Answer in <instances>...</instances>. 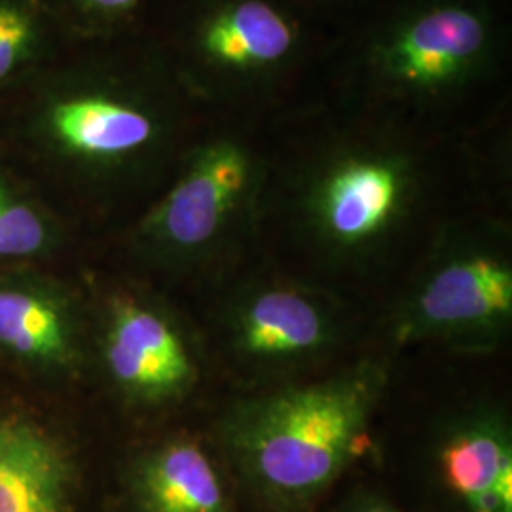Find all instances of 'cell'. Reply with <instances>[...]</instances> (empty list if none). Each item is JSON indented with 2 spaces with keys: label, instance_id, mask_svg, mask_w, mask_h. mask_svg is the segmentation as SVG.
Wrapping results in <instances>:
<instances>
[{
  "label": "cell",
  "instance_id": "8fae6325",
  "mask_svg": "<svg viewBox=\"0 0 512 512\" xmlns=\"http://www.w3.org/2000/svg\"><path fill=\"white\" fill-rule=\"evenodd\" d=\"M110 378L131 397L160 403L196 382V359L183 332L162 311L139 300H118L103 340Z\"/></svg>",
  "mask_w": 512,
  "mask_h": 512
},
{
  "label": "cell",
  "instance_id": "3957f363",
  "mask_svg": "<svg viewBox=\"0 0 512 512\" xmlns=\"http://www.w3.org/2000/svg\"><path fill=\"white\" fill-rule=\"evenodd\" d=\"M147 33L202 105L272 90L306 44L283 0H156Z\"/></svg>",
  "mask_w": 512,
  "mask_h": 512
},
{
  "label": "cell",
  "instance_id": "e0dca14e",
  "mask_svg": "<svg viewBox=\"0 0 512 512\" xmlns=\"http://www.w3.org/2000/svg\"><path fill=\"white\" fill-rule=\"evenodd\" d=\"M319 512H408L391 490L365 476H353Z\"/></svg>",
  "mask_w": 512,
  "mask_h": 512
},
{
  "label": "cell",
  "instance_id": "5bb4252c",
  "mask_svg": "<svg viewBox=\"0 0 512 512\" xmlns=\"http://www.w3.org/2000/svg\"><path fill=\"white\" fill-rule=\"evenodd\" d=\"M67 232V220L0 160V262L50 255Z\"/></svg>",
  "mask_w": 512,
  "mask_h": 512
},
{
  "label": "cell",
  "instance_id": "5b68a950",
  "mask_svg": "<svg viewBox=\"0 0 512 512\" xmlns=\"http://www.w3.org/2000/svg\"><path fill=\"white\" fill-rule=\"evenodd\" d=\"M262 164L232 133L190 141L169 183L133 228L148 251L192 258L215 249L253 211Z\"/></svg>",
  "mask_w": 512,
  "mask_h": 512
},
{
  "label": "cell",
  "instance_id": "7c38bea8",
  "mask_svg": "<svg viewBox=\"0 0 512 512\" xmlns=\"http://www.w3.org/2000/svg\"><path fill=\"white\" fill-rule=\"evenodd\" d=\"M332 336L334 323L323 302L287 285L249 294L232 317L234 348L256 365L308 361L329 346Z\"/></svg>",
  "mask_w": 512,
  "mask_h": 512
},
{
  "label": "cell",
  "instance_id": "9a60e30c",
  "mask_svg": "<svg viewBox=\"0 0 512 512\" xmlns=\"http://www.w3.org/2000/svg\"><path fill=\"white\" fill-rule=\"evenodd\" d=\"M67 40L38 0H0V97Z\"/></svg>",
  "mask_w": 512,
  "mask_h": 512
},
{
  "label": "cell",
  "instance_id": "2e32d148",
  "mask_svg": "<svg viewBox=\"0 0 512 512\" xmlns=\"http://www.w3.org/2000/svg\"><path fill=\"white\" fill-rule=\"evenodd\" d=\"M61 31L76 40L145 33L156 0H38Z\"/></svg>",
  "mask_w": 512,
  "mask_h": 512
},
{
  "label": "cell",
  "instance_id": "8992f818",
  "mask_svg": "<svg viewBox=\"0 0 512 512\" xmlns=\"http://www.w3.org/2000/svg\"><path fill=\"white\" fill-rule=\"evenodd\" d=\"M418 190L403 148L380 137L330 147L306 177L300 209L313 236L338 251L365 249L399 228Z\"/></svg>",
  "mask_w": 512,
  "mask_h": 512
},
{
  "label": "cell",
  "instance_id": "ba28073f",
  "mask_svg": "<svg viewBox=\"0 0 512 512\" xmlns=\"http://www.w3.org/2000/svg\"><path fill=\"white\" fill-rule=\"evenodd\" d=\"M408 512H512V440L492 418L448 429L421 463Z\"/></svg>",
  "mask_w": 512,
  "mask_h": 512
},
{
  "label": "cell",
  "instance_id": "52a82bcc",
  "mask_svg": "<svg viewBox=\"0 0 512 512\" xmlns=\"http://www.w3.org/2000/svg\"><path fill=\"white\" fill-rule=\"evenodd\" d=\"M105 512H251L219 444L175 435L133 452L105 484Z\"/></svg>",
  "mask_w": 512,
  "mask_h": 512
},
{
  "label": "cell",
  "instance_id": "6da1fadb",
  "mask_svg": "<svg viewBox=\"0 0 512 512\" xmlns=\"http://www.w3.org/2000/svg\"><path fill=\"white\" fill-rule=\"evenodd\" d=\"M202 107L147 31L71 38L0 97V160L65 219L177 164Z\"/></svg>",
  "mask_w": 512,
  "mask_h": 512
},
{
  "label": "cell",
  "instance_id": "ac0fdd59",
  "mask_svg": "<svg viewBox=\"0 0 512 512\" xmlns=\"http://www.w3.org/2000/svg\"><path fill=\"white\" fill-rule=\"evenodd\" d=\"M323 2V0H321ZM325 2H338V0H325Z\"/></svg>",
  "mask_w": 512,
  "mask_h": 512
},
{
  "label": "cell",
  "instance_id": "7a4b0ae2",
  "mask_svg": "<svg viewBox=\"0 0 512 512\" xmlns=\"http://www.w3.org/2000/svg\"><path fill=\"white\" fill-rule=\"evenodd\" d=\"M382 387V366L363 365L239 406L219 448L249 511H321L370 458Z\"/></svg>",
  "mask_w": 512,
  "mask_h": 512
},
{
  "label": "cell",
  "instance_id": "277c9868",
  "mask_svg": "<svg viewBox=\"0 0 512 512\" xmlns=\"http://www.w3.org/2000/svg\"><path fill=\"white\" fill-rule=\"evenodd\" d=\"M499 29L484 0H406L359 44L355 74L380 105L429 109L492 73Z\"/></svg>",
  "mask_w": 512,
  "mask_h": 512
},
{
  "label": "cell",
  "instance_id": "9c48e42d",
  "mask_svg": "<svg viewBox=\"0 0 512 512\" xmlns=\"http://www.w3.org/2000/svg\"><path fill=\"white\" fill-rule=\"evenodd\" d=\"M512 270L490 251L467 249L446 256L421 281L406 306V338H463L501 330L511 321Z\"/></svg>",
  "mask_w": 512,
  "mask_h": 512
},
{
  "label": "cell",
  "instance_id": "30bf717a",
  "mask_svg": "<svg viewBox=\"0 0 512 512\" xmlns=\"http://www.w3.org/2000/svg\"><path fill=\"white\" fill-rule=\"evenodd\" d=\"M0 512H105V490L63 440L29 421H0Z\"/></svg>",
  "mask_w": 512,
  "mask_h": 512
},
{
  "label": "cell",
  "instance_id": "4fadbf2b",
  "mask_svg": "<svg viewBox=\"0 0 512 512\" xmlns=\"http://www.w3.org/2000/svg\"><path fill=\"white\" fill-rule=\"evenodd\" d=\"M0 349L35 365H65L73 332L63 306L37 289L0 287Z\"/></svg>",
  "mask_w": 512,
  "mask_h": 512
}]
</instances>
